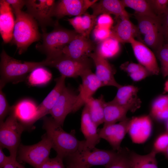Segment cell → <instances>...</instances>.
<instances>
[{
	"label": "cell",
	"mask_w": 168,
	"mask_h": 168,
	"mask_svg": "<svg viewBox=\"0 0 168 168\" xmlns=\"http://www.w3.org/2000/svg\"><path fill=\"white\" fill-rule=\"evenodd\" d=\"M43 118V128L46 131L57 155L64 159L86 147L85 140H78L74 131L70 133L66 132L52 117L45 116Z\"/></svg>",
	"instance_id": "6da1fadb"
},
{
	"label": "cell",
	"mask_w": 168,
	"mask_h": 168,
	"mask_svg": "<svg viewBox=\"0 0 168 168\" xmlns=\"http://www.w3.org/2000/svg\"><path fill=\"white\" fill-rule=\"evenodd\" d=\"M0 84L5 86L8 82L16 84L22 81L35 68L49 66V60L40 62L22 61L13 58L3 49L0 55Z\"/></svg>",
	"instance_id": "7a4b0ae2"
},
{
	"label": "cell",
	"mask_w": 168,
	"mask_h": 168,
	"mask_svg": "<svg viewBox=\"0 0 168 168\" xmlns=\"http://www.w3.org/2000/svg\"><path fill=\"white\" fill-rule=\"evenodd\" d=\"M16 16L12 41L21 54L33 43L41 37L36 20L30 14L21 10L13 11Z\"/></svg>",
	"instance_id": "3957f363"
},
{
	"label": "cell",
	"mask_w": 168,
	"mask_h": 168,
	"mask_svg": "<svg viewBox=\"0 0 168 168\" xmlns=\"http://www.w3.org/2000/svg\"><path fill=\"white\" fill-rule=\"evenodd\" d=\"M134 15L138 22V40L155 52L165 43L161 17Z\"/></svg>",
	"instance_id": "277c9868"
},
{
	"label": "cell",
	"mask_w": 168,
	"mask_h": 168,
	"mask_svg": "<svg viewBox=\"0 0 168 168\" xmlns=\"http://www.w3.org/2000/svg\"><path fill=\"white\" fill-rule=\"evenodd\" d=\"M58 23L54 29L49 33L41 35L42 44L37 48L45 54L46 59L51 60L63 54L64 47L78 34L74 30L64 29L58 26Z\"/></svg>",
	"instance_id": "5b68a950"
},
{
	"label": "cell",
	"mask_w": 168,
	"mask_h": 168,
	"mask_svg": "<svg viewBox=\"0 0 168 168\" xmlns=\"http://www.w3.org/2000/svg\"><path fill=\"white\" fill-rule=\"evenodd\" d=\"M26 128L17 120L11 110L9 116L0 123V147L8 150L10 155L16 158L21 138Z\"/></svg>",
	"instance_id": "8992f818"
},
{
	"label": "cell",
	"mask_w": 168,
	"mask_h": 168,
	"mask_svg": "<svg viewBox=\"0 0 168 168\" xmlns=\"http://www.w3.org/2000/svg\"><path fill=\"white\" fill-rule=\"evenodd\" d=\"M51 148L52 142L45 133L37 143L30 145L21 144L17 152V158L36 168L49 158Z\"/></svg>",
	"instance_id": "52a82bcc"
},
{
	"label": "cell",
	"mask_w": 168,
	"mask_h": 168,
	"mask_svg": "<svg viewBox=\"0 0 168 168\" xmlns=\"http://www.w3.org/2000/svg\"><path fill=\"white\" fill-rule=\"evenodd\" d=\"M118 151L98 149H82L65 158L67 161L72 162L87 168L95 166H103L110 164L116 157Z\"/></svg>",
	"instance_id": "ba28073f"
},
{
	"label": "cell",
	"mask_w": 168,
	"mask_h": 168,
	"mask_svg": "<svg viewBox=\"0 0 168 168\" xmlns=\"http://www.w3.org/2000/svg\"><path fill=\"white\" fill-rule=\"evenodd\" d=\"M49 61V66L57 69L66 77L81 76L86 71L91 69L92 60L89 57L76 59L63 54Z\"/></svg>",
	"instance_id": "9c48e42d"
},
{
	"label": "cell",
	"mask_w": 168,
	"mask_h": 168,
	"mask_svg": "<svg viewBox=\"0 0 168 168\" xmlns=\"http://www.w3.org/2000/svg\"><path fill=\"white\" fill-rule=\"evenodd\" d=\"M55 3L52 0H26L27 13L38 21L43 33L46 32L47 26H54L58 23L52 19Z\"/></svg>",
	"instance_id": "30bf717a"
},
{
	"label": "cell",
	"mask_w": 168,
	"mask_h": 168,
	"mask_svg": "<svg viewBox=\"0 0 168 168\" xmlns=\"http://www.w3.org/2000/svg\"><path fill=\"white\" fill-rule=\"evenodd\" d=\"M78 94L71 88L65 87L49 114L62 127L67 115L73 113Z\"/></svg>",
	"instance_id": "8fae6325"
},
{
	"label": "cell",
	"mask_w": 168,
	"mask_h": 168,
	"mask_svg": "<svg viewBox=\"0 0 168 168\" xmlns=\"http://www.w3.org/2000/svg\"><path fill=\"white\" fill-rule=\"evenodd\" d=\"M130 119L127 118L118 123L104 124L98 131L100 139L108 142L112 150L118 151L121 148L120 145L128 133Z\"/></svg>",
	"instance_id": "7c38bea8"
},
{
	"label": "cell",
	"mask_w": 168,
	"mask_h": 168,
	"mask_svg": "<svg viewBox=\"0 0 168 168\" xmlns=\"http://www.w3.org/2000/svg\"><path fill=\"white\" fill-rule=\"evenodd\" d=\"M93 0H61L55 2L53 16L60 19L66 16H81L97 2Z\"/></svg>",
	"instance_id": "4fadbf2b"
},
{
	"label": "cell",
	"mask_w": 168,
	"mask_h": 168,
	"mask_svg": "<svg viewBox=\"0 0 168 168\" xmlns=\"http://www.w3.org/2000/svg\"><path fill=\"white\" fill-rule=\"evenodd\" d=\"M80 77L82 78V83L79 87V93L73 113L76 112L85 105L86 101L92 97L96 91L100 88L103 86L91 69L85 71Z\"/></svg>",
	"instance_id": "5bb4252c"
},
{
	"label": "cell",
	"mask_w": 168,
	"mask_h": 168,
	"mask_svg": "<svg viewBox=\"0 0 168 168\" xmlns=\"http://www.w3.org/2000/svg\"><path fill=\"white\" fill-rule=\"evenodd\" d=\"M96 46L89 38L78 34L63 49V53L70 58L79 59L89 57Z\"/></svg>",
	"instance_id": "9a60e30c"
},
{
	"label": "cell",
	"mask_w": 168,
	"mask_h": 168,
	"mask_svg": "<svg viewBox=\"0 0 168 168\" xmlns=\"http://www.w3.org/2000/svg\"><path fill=\"white\" fill-rule=\"evenodd\" d=\"M152 130L150 117L149 115H143L130 119L128 133L133 142L141 144L149 138Z\"/></svg>",
	"instance_id": "2e32d148"
},
{
	"label": "cell",
	"mask_w": 168,
	"mask_h": 168,
	"mask_svg": "<svg viewBox=\"0 0 168 168\" xmlns=\"http://www.w3.org/2000/svg\"><path fill=\"white\" fill-rule=\"evenodd\" d=\"M89 57L95 66V74L103 86H113L118 89L122 86L115 80L114 77L115 71L106 59L101 56L95 50Z\"/></svg>",
	"instance_id": "e0dca14e"
},
{
	"label": "cell",
	"mask_w": 168,
	"mask_h": 168,
	"mask_svg": "<svg viewBox=\"0 0 168 168\" xmlns=\"http://www.w3.org/2000/svg\"><path fill=\"white\" fill-rule=\"evenodd\" d=\"M131 44L134 54L139 63L152 75H158L160 69L156 56L147 46L135 38L131 40Z\"/></svg>",
	"instance_id": "ac0fdd59"
},
{
	"label": "cell",
	"mask_w": 168,
	"mask_h": 168,
	"mask_svg": "<svg viewBox=\"0 0 168 168\" xmlns=\"http://www.w3.org/2000/svg\"><path fill=\"white\" fill-rule=\"evenodd\" d=\"M138 88L134 86L122 85L112 100L115 103L134 112L141 106V101L137 95Z\"/></svg>",
	"instance_id": "d6986e66"
},
{
	"label": "cell",
	"mask_w": 168,
	"mask_h": 168,
	"mask_svg": "<svg viewBox=\"0 0 168 168\" xmlns=\"http://www.w3.org/2000/svg\"><path fill=\"white\" fill-rule=\"evenodd\" d=\"M37 106L33 100L24 99L11 106V109L18 121L26 128L36 121Z\"/></svg>",
	"instance_id": "ffe728a7"
},
{
	"label": "cell",
	"mask_w": 168,
	"mask_h": 168,
	"mask_svg": "<svg viewBox=\"0 0 168 168\" xmlns=\"http://www.w3.org/2000/svg\"><path fill=\"white\" fill-rule=\"evenodd\" d=\"M97 127L91 119L87 106L85 105L81 114V129L85 138L86 148L92 149L100 142Z\"/></svg>",
	"instance_id": "44dd1931"
},
{
	"label": "cell",
	"mask_w": 168,
	"mask_h": 168,
	"mask_svg": "<svg viewBox=\"0 0 168 168\" xmlns=\"http://www.w3.org/2000/svg\"><path fill=\"white\" fill-rule=\"evenodd\" d=\"M91 7L93 11L92 14L96 17L103 14H113L118 19L129 18L130 16L121 0H100L93 4Z\"/></svg>",
	"instance_id": "7402d4cb"
},
{
	"label": "cell",
	"mask_w": 168,
	"mask_h": 168,
	"mask_svg": "<svg viewBox=\"0 0 168 168\" xmlns=\"http://www.w3.org/2000/svg\"><path fill=\"white\" fill-rule=\"evenodd\" d=\"M15 23L11 6L6 0H1L0 32L5 43H8L12 40Z\"/></svg>",
	"instance_id": "603a6c76"
},
{
	"label": "cell",
	"mask_w": 168,
	"mask_h": 168,
	"mask_svg": "<svg viewBox=\"0 0 168 168\" xmlns=\"http://www.w3.org/2000/svg\"><path fill=\"white\" fill-rule=\"evenodd\" d=\"M66 77L61 75L56 79V84L42 102L37 106L36 121L43 118L53 108L66 86Z\"/></svg>",
	"instance_id": "cb8c5ba5"
},
{
	"label": "cell",
	"mask_w": 168,
	"mask_h": 168,
	"mask_svg": "<svg viewBox=\"0 0 168 168\" xmlns=\"http://www.w3.org/2000/svg\"><path fill=\"white\" fill-rule=\"evenodd\" d=\"M137 34V26L129 18L120 19L110 30V37L119 43H129L132 39L136 37Z\"/></svg>",
	"instance_id": "d4e9b609"
},
{
	"label": "cell",
	"mask_w": 168,
	"mask_h": 168,
	"mask_svg": "<svg viewBox=\"0 0 168 168\" xmlns=\"http://www.w3.org/2000/svg\"><path fill=\"white\" fill-rule=\"evenodd\" d=\"M68 21L78 34L89 38L90 34L96 21V17L87 13L73 18L68 19Z\"/></svg>",
	"instance_id": "484cf974"
},
{
	"label": "cell",
	"mask_w": 168,
	"mask_h": 168,
	"mask_svg": "<svg viewBox=\"0 0 168 168\" xmlns=\"http://www.w3.org/2000/svg\"><path fill=\"white\" fill-rule=\"evenodd\" d=\"M128 111L127 108L112 100L105 102L104 107V124H115L126 119Z\"/></svg>",
	"instance_id": "4316f807"
},
{
	"label": "cell",
	"mask_w": 168,
	"mask_h": 168,
	"mask_svg": "<svg viewBox=\"0 0 168 168\" xmlns=\"http://www.w3.org/2000/svg\"><path fill=\"white\" fill-rule=\"evenodd\" d=\"M105 102L103 96L101 95L98 98H90L85 104L88 107L91 119L97 127L104 123V107Z\"/></svg>",
	"instance_id": "83f0119b"
},
{
	"label": "cell",
	"mask_w": 168,
	"mask_h": 168,
	"mask_svg": "<svg viewBox=\"0 0 168 168\" xmlns=\"http://www.w3.org/2000/svg\"><path fill=\"white\" fill-rule=\"evenodd\" d=\"M157 153L152 150L149 153L144 155L131 152L130 156L133 168H158L156 159Z\"/></svg>",
	"instance_id": "f1b7e54d"
},
{
	"label": "cell",
	"mask_w": 168,
	"mask_h": 168,
	"mask_svg": "<svg viewBox=\"0 0 168 168\" xmlns=\"http://www.w3.org/2000/svg\"><path fill=\"white\" fill-rule=\"evenodd\" d=\"M151 114L159 121L168 119V95H161L153 101L151 106Z\"/></svg>",
	"instance_id": "f546056e"
},
{
	"label": "cell",
	"mask_w": 168,
	"mask_h": 168,
	"mask_svg": "<svg viewBox=\"0 0 168 168\" xmlns=\"http://www.w3.org/2000/svg\"><path fill=\"white\" fill-rule=\"evenodd\" d=\"M119 43L115 39L110 37L98 43L95 51L105 59L111 58L119 53L120 49Z\"/></svg>",
	"instance_id": "4dcf8cb0"
},
{
	"label": "cell",
	"mask_w": 168,
	"mask_h": 168,
	"mask_svg": "<svg viewBox=\"0 0 168 168\" xmlns=\"http://www.w3.org/2000/svg\"><path fill=\"white\" fill-rule=\"evenodd\" d=\"M52 77L51 73L44 67L37 68L27 77L28 83L31 86H41L48 83Z\"/></svg>",
	"instance_id": "1f68e13d"
},
{
	"label": "cell",
	"mask_w": 168,
	"mask_h": 168,
	"mask_svg": "<svg viewBox=\"0 0 168 168\" xmlns=\"http://www.w3.org/2000/svg\"><path fill=\"white\" fill-rule=\"evenodd\" d=\"M125 7H128L133 9L135 13L139 15L159 17L153 12L147 0H122Z\"/></svg>",
	"instance_id": "d6a6232c"
},
{
	"label": "cell",
	"mask_w": 168,
	"mask_h": 168,
	"mask_svg": "<svg viewBox=\"0 0 168 168\" xmlns=\"http://www.w3.org/2000/svg\"><path fill=\"white\" fill-rule=\"evenodd\" d=\"M131 151L127 148L121 147L115 158L105 168H132Z\"/></svg>",
	"instance_id": "836d02e7"
},
{
	"label": "cell",
	"mask_w": 168,
	"mask_h": 168,
	"mask_svg": "<svg viewBox=\"0 0 168 168\" xmlns=\"http://www.w3.org/2000/svg\"><path fill=\"white\" fill-rule=\"evenodd\" d=\"M161 65V71L164 77L168 76V43H165L155 52Z\"/></svg>",
	"instance_id": "e575fe53"
},
{
	"label": "cell",
	"mask_w": 168,
	"mask_h": 168,
	"mask_svg": "<svg viewBox=\"0 0 168 168\" xmlns=\"http://www.w3.org/2000/svg\"><path fill=\"white\" fill-rule=\"evenodd\" d=\"M154 13L161 17L168 7V0H147Z\"/></svg>",
	"instance_id": "d590c367"
},
{
	"label": "cell",
	"mask_w": 168,
	"mask_h": 168,
	"mask_svg": "<svg viewBox=\"0 0 168 168\" xmlns=\"http://www.w3.org/2000/svg\"><path fill=\"white\" fill-rule=\"evenodd\" d=\"M3 85L0 84V123L4 122L7 115H9L11 107L9 106L6 96L2 91Z\"/></svg>",
	"instance_id": "8d00e7d4"
},
{
	"label": "cell",
	"mask_w": 168,
	"mask_h": 168,
	"mask_svg": "<svg viewBox=\"0 0 168 168\" xmlns=\"http://www.w3.org/2000/svg\"><path fill=\"white\" fill-rule=\"evenodd\" d=\"M168 147V133L160 135L156 139L153 145V150L157 153H164Z\"/></svg>",
	"instance_id": "74e56055"
},
{
	"label": "cell",
	"mask_w": 168,
	"mask_h": 168,
	"mask_svg": "<svg viewBox=\"0 0 168 168\" xmlns=\"http://www.w3.org/2000/svg\"><path fill=\"white\" fill-rule=\"evenodd\" d=\"M63 160V158L57 155L54 158H48L36 168H66Z\"/></svg>",
	"instance_id": "f35d334b"
},
{
	"label": "cell",
	"mask_w": 168,
	"mask_h": 168,
	"mask_svg": "<svg viewBox=\"0 0 168 168\" xmlns=\"http://www.w3.org/2000/svg\"><path fill=\"white\" fill-rule=\"evenodd\" d=\"M110 29L100 28L96 26L93 30V37L95 40L99 43L110 37Z\"/></svg>",
	"instance_id": "ab89813d"
},
{
	"label": "cell",
	"mask_w": 168,
	"mask_h": 168,
	"mask_svg": "<svg viewBox=\"0 0 168 168\" xmlns=\"http://www.w3.org/2000/svg\"><path fill=\"white\" fill-rule=\"evenodd\" d=\"M97 25L99 27L110 29L113 23V21L110 15H100L97 20Z\"/></svg>",
	"instance_id": "60d3db41"
},
{
	"label": "cell",
	"mask_w": 168,
	"mask_h": 168,
	"mask_svg": "<svg viewBox=\"0 0 168 168\" xmlns=\"http://www.w3.org/2000/svg\"><path fill=\"white\" fill-rule=\"evenodd\" d=\"M120 67L121 69L129 75L138 71L143 67L139 63L127 62L121 64Z\"/></svg>",
	"instance_id": "b9f144b4"
},
{
	"label": "cell",
	"mask_w": 168,
	"mask_h": 168,
	"mask_svg": "<svg viewBox=\"0 0 168 168\" xmlns=\"http://www.w3.org/2000/svg\"><path fill=\"white\" fill-rule=\"evenodd\" d=\"M151 75L152 74L143 67L138 71L128 75L133 80L138 82Z\"/></svg>",
	"instance_id": "7bdbcfd3"
},
{
	"label": "cell",
	"mask_w": 168,
	"mask_h": 168,
	"mask_svg": "<svg viewBox=\"0 0 168 168\" xmlns=\"http://www.w3.org/2000/svg\"><path fill=\"white\" fill-rule=\"evenodd\" d=\"M161 20L165 43H168V7L165 13L161 17Z\"/></svg>",
	"instance_id": "ee69618b"
},
{
	"label": "cell",
	"mask_w": 168,
	"mask_h": 168,
	"mask_svg": "<svg viewBox=\"0 0 168 168\" xmlns=\"http://www.w3.org/2000/svg\"><path fill=\"white\" fill-rule=\"evenodd\" d=\"M10 4L13 11L21 10L26 4V0H7Z\"/></svg>",
	"instance_id": "f6af8a7d"
},
{
	"label": "cell",
	"mask_w": 168,
	"mask_h": 168,
	"mask_svg": "<svg viewBox=\"0 0 168 168\" xmlns=\"http://www.w3.org/2000/svg\"><path fill=\"white\" fill-rule=\"evenodd\" d=\"M10 156L9 160L3 168H26L19 162L16 158Z\"/></svg>",
	"instance_id": "bcb514c9"
},
{
	"label": "cell",
	"mask_w": 168,
	"mask_h": 168,
	"mask_svg": "<svg viewBox=\"0 0 168 168\" xmlns=\"http://www.w3.org/2000/svg\"><path fill=\"white\" fill-rule=\"evenodd\" d=\"M2 148L0 147V168H3L9 160L10 156H6Z\"/></svg>",
	"instance_id": "7dc6e473"
},
{
	"label": "cell",
	"mask_w": 168,
	"mask_h": 168,
	"mask_svg": "<svg viewBox=\"0 0 168 168\" xmlns=\"http://www.w3.org/2000/svg\"><path fill=\"white\" fill-rule=\"evenodd\" d=\"M66 168H87L75 163L67 161Z\"/></svg>",
	"instance_id": "c3c4849f"
},
{
	"label": "cell",
	"mask_w": 168,
	"mask_h": 168,
	"mask_svg": "<svg viewBox=\"0 0 168 168\" xmlns=\"http://www.w3.org/2000/svg\"><path fill=\"white\" fill-rule=\"evenodd\" d=\"M164 89V92L168 93V79L165 83Z\"/></svg>",
	"instance_id": "681fc988"
},
{
	"label": "cell",
	"mask_w": 168,
	"mask_h": 168,
	"mask_svg": "<svg viewBox=\"0 0 168 168\" xmlns=\"http://www.w3.org/2000/svg\"><path fill=\"white\" fill-rule=\"evenodd\" d=\"M164 153L165 154V155L166 156V157L167 159H168V147H167V149H166L165 152H164Z\"/></svg>",
	"instance_id": "f907efd6"
},
{
	"label": "cell",
	"mask_w": 168,
	"mask_h": 168,
	"mask_svg": "<svg viewBox=\"0 0 168 168\" xmlns=\"http://www.w3.org/2000/svg\"><path fill=\"white\" fill-rule=\"evenodd\" d=\"M166 127L167 132L168 133V119L166 120Z\"/></svg>",
	"instance_id": "816d5d0a"
},
{
	"label": "cell",
	"mask_w": 168,
	"mask_h": 168,
	"mask_svg": "<svg viewBox=\"0 0 168 168\" xmlns=\"http://www.w3.org/2000/svg\"></svg>",
	"instance_id": "f5cc1de1"
},
{
	"label": "cell",
	"mask_w": 168,
	"mask_h": 168,
	"mask_svg": "<svg viewBox=\"0 0 168 168\" xmlns=\"http://www.w3.org/2000/svg\"><path fill=\"white\" fill-rule=\"evenodd\" d=\"M132 168H133L132 167Z\"/></svg>",
	"instance_id": "db71d44e"
}]
</instances>
